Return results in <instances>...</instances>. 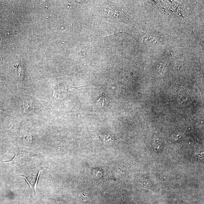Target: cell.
Masks as SVG:
<instances>
[{
  "label": "cell",
  "instance_id": "cell-6",
  "mask_svg": "<svg viewBox=\"0 0 204 204\" xmlns=\"http://www.w3.org/2000/svg\"><path fill=\"white\" fill-rule=\"evenodd\" d=\"M1 44V39L0 38V45Z\"/></svg>",
  "mask_w": 204,
  "mask_h": 204
},
{
  "label": "cell",
  "instance_id": "cell-3",
  "mask_svg": "<svg viewBox=\"0 0 204 204\" xmlns=\"http://www.w3.org/2000/svg\"><path fill=\"white\" fill-rule=\"evenodd\" d=\"M153 148L155 150L160 151L162 148V143L160 141L157 140L153 142Z\"/></svg>",
  "mask_w": 204,
  "mask_h": 204
},
{
  "label": "cell",
  "instance_id": "cell-5",
  "mask_svg": "<svg viewBox=\"0 0 204 204\" xmlns=\"http://www.w3.org/2000/svg\"><path fill=\"white\" fill-rule=\"evenodd\" d=\"M30 135H27L24 138V142H26V143H28L29 142L30 139Z\"/></svg>",
  "mask_w": 204,
  "mask_h": 204
},
{
  "label": "cell",
  "instance_id": "cell-1",
  "mask_svg": "<svg viewBox=\"0 0 204 204\" xmlns=\"http://www.w3.org/2000/svg\"><path fill=\"white\" fill-rule=\"evenodd\" d=\"M15 73L19 79H22L23 78L24 75V70L22 64L21 62L18 63L16 65V69Z\"/></svg>",
  "mask_w": 204,
  "mask_h": 204
},
{
  "label": "cell",
  "instance_id": "cell-4",
  "mask_svg": "<svg viewBox=\"0 0 204 204\" xmlns=\"http://www.w3.org/2000/svg\"><path fill=\"white\" fill-rule=\"evenodd\" d=\"M50 204H66V203L62 201H53Z\"/></svg>",
  "mask_w": 204,
  "mask_h": 204
},
{
  "label": "cell",
  "instance_id": "cell-2",
  "mask_svg": "<svg viewBox=\"0 0 204 204\" xmlns=\"http://www.w3.org/2000/svg\"><path fill=\"white\" fill-rule=\"evenodd\" d=\"M101 139L104 143H109L113 142L112 137L109 134H104L100 135Z\"/></svg>",
  "mask_w": 204,
  "mask_h": 204
}]
</instances>
